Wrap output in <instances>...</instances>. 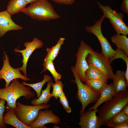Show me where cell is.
Segmentation results:
<instances>
[{"label":"cell","instance_id":"cb8c5ba5","mask_svg":"<svg viewBox=\"0 0 128 128\" xmlns=\"http://www.w3.org/2000/svg\"><path fill=\"white\" fill-rule=\"evenodd\" d=\"M43 66V69L40 74H41L48 70L52 75L55 82L61 79V76L56 70L54 65L53 61L50 60L44 61Z\"/></svg>","mask_w":128,"mask_h":128},{"label":"cell","instance_id":"4fadbf2b","mask_svg":"<svg viewBox=\"0 0 128 128\" xmlns=\"http://www.w3.org/2000/svg\"><path fill=\"white\" fill-rule=\"evenodd\" d=\"M11 15L7 10L0 12V38L9 31L21 30L23 28L14 22Z\"/></svg>","mask_w":128,"mask_h":128},{"label":"cell","instance_id":"9a60e30c","mask_svg":"<svg viewBox=\"0 0 128 128\" xmlns=\"http://www.w3.org/2000/svg\"><path fill=\"white\" fill-rule=\"evenodd\" d=\"M116 94L113 83L107 84L101 91L100 96L95 104L88 109L93 110L97 109L102 104L110 99Z\"/></svg>","mask_w":128,"mask_h":128},{"label":"cell","instance_id":"f546056e","mask_svg":"<svg viewBox=\"0 0 128 128\" xmlns=\"http://www.w3.org/2000/svg\"><path fill=\"white\" fill-rule=\"evenodd\" d=\"M6 101L4 99H1L0 101V128H5L6 127V124L3 120L4 113L5 111V104Z\"/></svg>","mask_w":128,"mask_h":128},{"label":"cell","instance_id":"2e32d148","mask_svg":"<svg viewBox=\"0 0 128 128\" xmlns=\"http://www.w3.org/2000/svg\"><path fill=\"white\" fill-rule=\"evenodd\" d=\"M4 122L16 128H31L21 122L16 115L13 109H7L3 116Z\"/></svg>","mask_w":128,"mask_h":128},{"label":"cell","instance_id":"836d02e7","mask_svg":"<svg viewBox=\"0 0 128 128\" xmlns=\"http://www.w3.org/2000/svg\"><path fill=\"white\" fill-rule=\"evenodd\" d=\"M121 111L128 116V104L126 105L123 108Z\"/></svg>","mask_w":128,"mask_h":128},{"label":"cell","instance_id":"e0dca14e","mask_svg":"<svg viewBox=\"0 0 128 128\" xmlns=\"http://www.w3.org/2000/svg\"><path fill=\"white\" fill-rule=\"evenodd\" d=\"M125 73L124 71L119 70L116 71L114 74L113 83L116 93L127 89L128 85L126 82Z\"/></svg>","mask_w":128,"mask_h":128},{"label":"cell","instance_id":"d6a6232c","mask_svg":"<svg viewBox=\"0 0 128 128\" xmlns=\"http://www.w3.org/2000/svg\"><path fill=\"white\" fill-rule=\"evenodd\" d=\"M128 122H126L116 125L114 128H128Z\"/></svg>","mask_w":128,"mask_h":128},{"label":"cell","instance_id":"7402d4cb","mask_svg":"<svg viewBox=\"0 0 128 128\" xmlns=\"http://www.w3.org/2000/svg\"><path fill=\"white\" fill-rule=\"evenodd\" d=\"M64 37H60L55 45L51 48L46 49L47 54L44 61L50 60L52 61L55 59L58 55L61 46L65 40Z\"/></svg>","mask_w":128,"mask_h":128},{"label":"cell","instance_id":"ffe728a7","mask_svg":"<svg viewBox=\"0 0 128 128\" xmlns=\"http://www.w3.org/2000/svg\"><path fill=\"white\" fill-rule=\"evenodd\" d=\"M28 3L24 0H10L8 3L6 10L11 15L22 12Z\"/></svg>","mask_w":128,"mask_h":128},{"label":"cell","instance_id":"83f0119b","mask_svg":"<svg viewBox=\"0 0 128 128\" xmlns=\"http://www.w3.org/2000/svg\"><path fill=\"white\" fill-rule=\"evenodd\" d=\"M55 82V83L52 82L51 84L53 91L51 94L52 97H54L55 99H57L63 92V88L64 85L59 80Z\"/></svg>","mask_w":128,"mask_h":128},{"label":"cell","instance_id":"603a6c76","mask_svg":"<svg viewBox=\"0 0 128 128\" xmlns=\"http://www.w3.org/2000/svg\"><path fill=\"white\" fill-rule=\"evenodd\" d=\"M43 77L44 78L42 81L37 83H28L24 81L22 82L24 84L32 87L34 90L37 94V98L40 96L42 89L44 84L47 82L52 80V78L48 75L44 74Z\"/></svg>","mask_w":128,"mask_h":128},{"label":"cell","instance_id":"1f68e13d","mask_svg":"<svg viewBox=\"0 0 128 128\" xmlns=\"http://www.w3.org/2000/svg\"><path fill=\"white\" fill-rule=\"evenodd\" d=\"M55 3L65 5H71L73 4L75 0H52Z\"/></svg>","mask_w":128,"mask_h":128},{"label":"cell","instance_id":"484cf974","mask_svg":"<svg viewBox=\"0 0 128 128\" xmlns=\"http://www.w3.org/2000/svg\"><path fill=\"white\" fill-rule=\"evenodd\" d=\"M126 122H128V116L121 111L113 117L107 126L114 128L116 125Z\"/></svg>","mask_w":128,"mask_h":128},{"label":"cell","instance_id":"ac0fdd59","mask_svg":"<svg viewBox=\"0 0 128 128\" xmlns=\"http://www.w3.org/2000/svg\"><path fill=\"white\" fill-rule=\"evenodd\" d=\"M88 65L89 68L85 73V81L88 80H96L107 82L109 79L99 69L92 64Z\"/></svg>","mask_w":128,"mask_h":128},{"label":"cell","instance_id":"277c9868","mask_svg":"<svg viewBox=\"0 0 128 128\" xmlns=\"http://www.w3.org/2000/svg\"><path fill=\"white\" fill-rule=\"evenodd\" d=\"M16 106L13 109L16 115L23 123L29 127L37 118L40 110L48 109L50 107L47 104L30 105L19 102H16Z\"/></svg>","mask_w":128,"mask_h":128},{"label":"cell","instance_id":"8fae6325","mask_svg":"<svg viewBox=\"0 0 128 128\" xmlns=\"http://www.w3.org/2000/svg\"><path fill=\"white\" fill-rule=\"evenodd\" d=\"M44 45L43 42L37 37L33 38L31 42H25L24 46L25 48L23 50H19L17 48L14 49V51L16 53H20L22 54L23 59L21 63L23 64L22 66L19 67L20 71H22L24 75L27 76V67L28 60L33 51L36 49H39Z\"/></svg>","mask_w":128,"mask_h":128},{"label":"cell","instance_id":"5b68a950","mask_svg":"<svg viewBox=\"0 0 128 128\" xmlns=\"http://www.w3.org/2000/svg\"><path fill=\"white\" fill-rule=\"evenodd\" d=\"M71 70L75 78L74 80H72L76 84L77 87V99L81 102L82 105L80 111V115L84 112L85 109L88 105L97 101L100 94L94 92L82 83L73 67H72Z\"/></svg>","mask_w":128,"mask_h":128},{"label":"cell","instance_id":"7c38bea8","mask_svg":"<svg viewBox=\"0 0 128 128\" xmlns=\"http://www.w3.org/2000/svg\"><path fill=\"white\" fill-rule=\"evenodd\" d=\"M60 122L59 118L51 110H41L39 112L37 118L30 127L31 128H45L46 124L52 123L57 125Z\"/></svg>","mask_w":128,"mask_h":128},{"label":"cell","instance_id":"30bf717a","mask_svg":"<svg viewBox=\"0 0 128 128\" xmlns=\"http://www.w3.org/2000/svg\"><path fill=\"white\" fill-rule=\"evenodd\" d=\"M3 52V64L0 70V81L2 79L5 80V87L8 86L11 81L15 79L20 78L25 81L30 80V79L27 76L22 74L19 67L14 68L11 66L8 55L5 51Z\"/></svg>","mask_w":128,"mask_h":128},{"label":"cell","instance_id":"52a82bcc","mask_svg":"<svg viewBox=\"0 0 128 128\" xmlns=\"http://www.w3.org/2000/svg\"><path fill=\"white\" fill-rule=\"evenodd\" d=\"M97 4L102 10L105 18L109 19L110 23L118 34H128V27L123 21L124 15L121 12L118 13L108 5H102L98 2Z\"/></svg>","mask_w":128,"mask_h":128},{"label":"cell","instance_id":"3957f363","mask_svg":"<svg viewBox=\"0 0 128 128\" xmlns=\"http://www.w3.org/2000/svg\"><path fill=\"white\" fill-rule=\"evenodd\" d=\"M22 12L33 19L40 21L56 20L60 17L48 0H39L31 4Z\"/></svg>","mask_w":128,"mask_h":128},{"label":"cell","instance_id":"f1b7e54d","mask_svg":"<svg viewBox=\"0 0 128 128\" xmlns=\"http://www.w3.org/2000/svg\"><path fill=\"white\" fill-rule=\"evenodd\" d=\"M59 98L60 103L62 105L64 108L66 112L68 113H71V109L69 105L68 101L64 92L59 97Z\"/></svg>","mask_w":128,"mask_h":128},{"label":"cell","instance_id":"e575fe53","mask_svg":"<svg viewBox=\"0 0 128 128\" xmlns=\"http://www.w3.org/2000/svg\"><path fill=\"white\" fill-rule=\"evenodd\" d=\"M28 4L30 3L31 4L37 2L39 0H24Z\"/></svg>","mask_w":128,"mask_h":128},{"label":"cell","instance_id":"d590c367","mask_svg":"<svg viewBox=\"0 0 128 128\" xmlns=\"http://www.w3.org/2000/svg\"></svg>","mask_w":128,"mask_h":128},{"label":"cell","instance_id":"44dd1931","mask_svg":"<svg viewBox=\"0 0 128 128\" xmlns=\"http://www.w3.org/2000/svg\"><path fill=\"white\" fill-rule=\"evenodd\" d=\"M111 40L117 48L123 50L128 56V38L126 36L115 34L112 36Z\"/></svg>","mask_w":128,"mask_h":128},{"label":"cell","instance_id":"ba28073f","mask_svg":"<svg viewBox=\"0 0 128 128\" xmlns=\"http://www.w3.org/2000/svg\"><path fill=\"white\" fill-rule=\"evenodd\" d=\"M93 50L92 48L83 41H81L76 55V63L73 68L82 82L85 81V72L89 67L87 57Z\"/></svg>","mask_w":128,"mask_h":128},{"label":"cell","instance_id":"d6986e66","mask_svg":"<svg viewBox=\"0 0 128 128\" xmlns=\"http://www.w3.org/2000/svg\"><path fill=\"white\" fill-rule=\"evenodd\" d=\"M52 82V80L47 82L46 87L44 90H41L42 92L40 97L38 98H35L31 101V103L32 105L47 104L50 99L52 97L50 91Z\"/></svg>","mask_w":128,"mask_h":128},{"label":"cell","instance_id":"d4e9b609","mask_svg":"<svg viewBox=\"0 0 128 128\" xmlns=\"http://www.w3.org/2000/svg\"><path fill=\"white\" fill-rule=\"evenodd\" d=\"M84 84L94 92L100 94L107 82L96 80H90L85 81Z\"/></svg>","mask_w":128,"mask_h":128},{"label":"cell","instance_id":"7a4b0ae2","mask_svg":"<svg viewBox=\"0 0 128 128\" xmlns=\"http://www.w3.org/2000/svg\"><path fill=\"white\" fill-rule=\"evenodd\" d=\"M35 95V93L31 91L30 87L20 83L18 78L13 80L7 87L0 88V99H4L7 101L5 108L7 109H15L16 101L21 97L29 100Z\"/></svg>","mask_w":128,"mask_h":128},{"label":"cell","instance_id":"4dcf8cb0","mask_svg":"<svg viewBox=\"0 0 128 128\" xmlns=\"http://www.w3.org/2000/svg\"><path fill=\"white\" fill-rule=\"evenodd\" d=\"M122 11L128 15V0H123L121 6Z\"/></svg>","mask_w":128,"mask_h":128},{"label":"cell","instance_id":"5bb4252c","mask_svg":"<svg viewBox=\"0 0 128 128\" xmlns=\"http://www.w3.org/2000/svg\"><path fill=\"white\" fill-rule=\"evenodd\" d=\"M98 110L88 109L80 115L79 124L81 128H99L101 127L96 113Z\"/></svg>","mask_w":128,"mask_h":128},{"label":"cell","instance_id":"4316f807","mask_svg":"<svg viewBox=\"0 0 128 128\" xmlns=\"http://www.w3.org/2000/svg\"><path fill=\"white\" fill-rule=\"evenodd\" d=\"M115 53L113 57L109 61L111 63L115 59H121L126 62V69L125 73V78L127 82H128V57L122 50L117 48L115 50Z\"/></svg>","mask_w":128,"mask_h":128},{"label":"cell","instance_id":"9c48e42d","mask_svg":"<svg viewBox=\"0 0 128 128\" xmlns=\"http://www.w3.org/2000/svg\"><path fill=\"white\" fill-rule=\"evenodd\" d=\"M86 59L88 64L93 65L107 78L113 80L114 74L110 63L101 53L93 50L88 54Z\"/></svg>","mask_w":128,"mask_h":128},{"label":"cell","instance_id":"8992f818","mask_svg":"<svg viewBox=\"0 0 128 128\" xmlns=\"http://www.w3.org/2000/svg\"><path fill=\"white\" fill-rule=\"evenodd\" d=\"M105 18V17L103 15L99 20L95 21L93 25L91 26H86L85 28L87 32L92 33L97 38L102 48L101 54L109 61L115 55V51L113 49L108 41L102 34L101 24Z\"/></svg>","mask_w":128,"mask_h":128},{"label":"cell","instance_id":"6da1fadb","mask_svg":"<svg viewBox=\"0 0 128 128\" xmlns=\"http://www.w3.org/2000/svg\"><path fill=\"white\" fill-rule=\"evenodd\" d=\"M127 104V89L116 93L110 99L105 102L98 111L97 116L100 126H107L113 117L121 111Z\"/></svg>","mask_w":128,"mask_h":128}]
</instances>
